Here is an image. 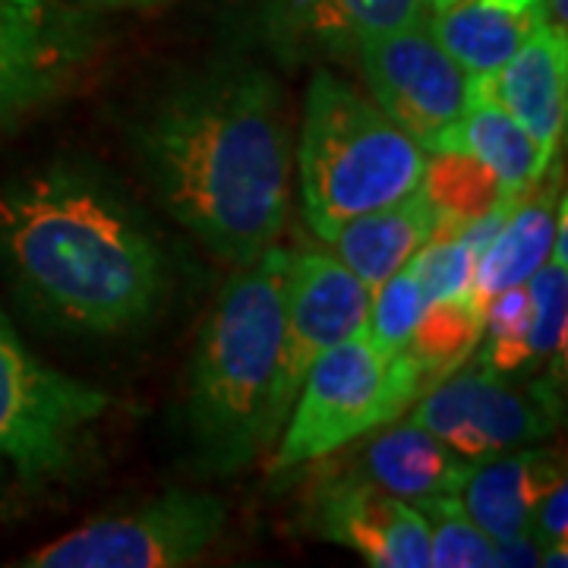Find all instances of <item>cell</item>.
<instances>
[{
	"label": "cell",
	"mask_w": 568,
	"mask_h": 568,
	"mask_svg": "<svg viewBox=\"0 0 568 568\" xmlns=\"http://www.w3.org/2000/svg\"><path fill=\"white\" fill-rule=\"evenodd\" d=\"M159 203L222 263L275 246L291 203L284 92L260 67L222 61L174 80L133 123Z\"/></svg>",
	"instance_id": "6da1fadb"
},
{
	"label": "cell",
	"mask_w": 568,
	"mask_h": 568,
	"mask_svg": "<svg viewBox=\"0 0 568 568\" xmlns=\"http://www.w3.org/2000/svg\"><path fill=\"white\" fill-rule=\"evenodd\" d=\"M0 260L44 323L89 338L152 323L171 287L140 209L80 162L44 164L0 190Z\"/></svg>",
	"instance_id": "7a4b0ae2"
},
{
	"label": "cell",
	"mask_w": 568,
	"mask_h": 568,
	"mask_svg": "<svg viewBox=\"0 0 568 568\" xmlns=\"http://www.w3.org/2000/svg\"><path fill=\"white\" fill-rule=\"evenodd\" d=\"M291 250L268 246L224 284L186 376V429L200 465L237 474L278 439L284 284Z\"/></svg>",
	"instance_id": "3957f363"
},
{
	"label": "cell",
	"mask_w": 568,
	"mask_h": 568,
	"mask_svg": "<svg viewBox=\"0 0 568 568\" xmlns=\"http://www.w3.org/2000/svg\"><path fill=\"white\" fill-rule=\"evenodd\" d=\"M297 168L306 224L328 241L351 219L414 193L424 181L426 152L379 104L320 70L306 89Z\"/></svg>",
	"instance_id": "277c9868"
},
{
	"label": "cell",
	"mask_w": 568,
	"mask_h": 568,
	"mask_svg": "<svg viewBox=\"0 0 568 568\" xmlns=\"http://www.w3.org/2000/svg\"><path fill=\"white\" fill-rule=\"evenodd\" d=\"M424 392V376L407 351L386 357L366 332L351 335L306 369L268 474L338 455L354 439L402 420Z\"/></svg>",
	"instance_id": "5b68a950"
},
{
	"label": "cell",
	"mask_w": 568,
	"mask_h": 568,
	"mask_svg": "<svg viewBox=\"0 0 568 568\" xmlns=\"http://www.w3.org/2000/svg\"><path fill=\"white\" fill-rule=\"evenodd\" d=\"M108 405L104 392L41 364L0 310V462L32 484L58 477Z\"/></svg>",
	"instance_id": "8992f818"
},
{
	"label": "cell",
	"mask_w": 568,
	"mask_h": 568,
	"mask_svg": "<svg viewBox=\"0 0 568 568\" xmlns=\"http://www.w3.org/2000/svg\"><path fill=\"white\" fill-rule=\"evenodd\" d=\"M410 424L424 426L465 462L528 448L562 420L556 379H515L480 361L458 366L414 402Z\"/></svg>",
	"instance_id": "52a82bcc"
},
{
	"label": "cell",
	"mask_w": 568,
	"mask_h": 568,
	"mask_svg": "<svg viewBox=\"0 0 568 568\" xmlns=\"http://www.w3.org/2000/svg\"><path fill=\"white\" fill-rule=\"evenodd\" d=\"M227 508L200 489H168L149 506L95 518L22 559L29 568H178L222 537Z\"/></svg>",
	"instance_id": "ba28073f"
},
{
	"label": "cell",
	"mask_w": 568,
	"mask_h": 568,
	"mask_svg": "<svg viewBox=\"0 0 568 568\" xmlns=\"http://www.w3.org/2000/svg\"><path fill=\"white\" fill-rule=\"evenodd\" d=\"M357 58L379 111L424 152L465 114L470 73L429 29V17L361 41Z\"/></svg>",
	"instance_id": "9c48e42d"
},
{
	"label": "cell",
	"mask_w": 568,
	"mask_h": 568,
	"mask_svg": "<svg viewBox=\"0 0 568 568\" xmlns=\"http://www.w3.org/2000/svg\"><path fill=\"white\" fill-rule=\"evenodd\" d=\"M373 291L332 253H291L287 284H284V335L282 369L275 410L284 417L294 405L306 369L323 357L328 347L364 332Z\"/></svg>",
	"instance_id": "30bf717a"
},
{
	"label": "cell",
	"mask_w": 568,
	"mask_h": 568,
	"mask_svg": "<svg viewBox=\"0 0 568 568\" xmlns=\"http://www.w3.org/2000/svg\"><path fill=\"white\" fill-rule=\"evenodd\" d=\"M85 54L82 22L51 0H0V136L54 102Z\"/></svg>",
	"instance_id": "8fae6325"
},
{
	"label": "cell",
	"mask_w": 568,
	"mask_h": 568,
	"mask_svg": "<svg viewBox=\"0 0 568 568\" xmlns=\"http://www.w3.org/2000/svg\"><path fill=\"white\" fill-rule=\"evenodd\" d=\"M306 528L376 568H426L429 537L417 508L351 474H332L306 506Z\"/></svg>",
	"instance_id": "7c38bea8"
},
{
	"label": "cell",
	"mask_w": 568,
	"mask_h": 568,
	"mask_svg": "<svg viewBox=\"0 0 568 568\" xmlns=\"http://www.w3.org/2000/svg\"><path fill=\"white\" fill-rule=\"evenodd\" d=\"M424 17V0H260V29L284 63L347 58L369 36Z\"/></svg>",
	"instance_id": "4fadbf2b"
},
{
	"label": "cell",
	"mask_w": 568,
	"mask_h": 568,
	"mask_svg": "<svg viewBox=\"0 0 568 568\" xmlns=\"http://www.w3.org/2000/svg\"><path fill=\"white\" fill-rule=\"evenodd\" d=\"M493 89L503 108L534 140L544 168H549L566 133V32L549 22H544L537 32H530L528 39L521 41V48L493 73Z\"/></svg>",
	"instance_id": "5bb4252c"
},
{
	"label": "cell",
	"mask_w": 568,
	"mask_h": 568,
	"mask_svg": "<svg viewBox=\"0 0 568 568\" xmlns=\"http://www.w3.org/2000/svg\"><path fill=\"white\" fill-rule=\"evenodd\" d=\"M562 462L547 448H515L487 462H470L458 499L493 544L530 528V515L556 480Z\"/></svg>",
	"instance_id": "9a60e30c"
},
{
	"label": "cell",
	"mask_w": 568,
	"mask_h": 568,
	"mask_svg": "<svg viewBox=\"0 0 568 568\" xmlns=\"http://www.w3.org/2000/svg\"><path fill=\"white\" fill-rule=\"evenodd\" d=\"M467 467L470 462L455 455L446 443L426 433L424 426L395 420L388 424L386 433L369 436V443L357 452L351 477H361L366 484L417 506L436 496L458 493L465 484Z\"/></svg>",
	"instance_id": "2e32d148"
},
{
	"label": "cell",
	"mask_w": 568,
	"mask_h": 568,
	"mask_svg": "<svg viewBox=\"0 0 568 568\" xmlns=\"http://www.w3.org/2000/svg\"><path fill=\"white\" fill-rule=\"evenodd\" d=\"M433 152H467L503 181L508 196H525L544 178V162L525 126L496 99L493 77H470L467 108Z\"/></svg>",
	"instance_id": "e0dca14e"
},
{
	"label": "cell",
	"mask_w": 568,
	"mask_h": 568,
	"mask_svg": "<svg viewBox=\"0 0 568 568\" xmlns=\"http://www.w3.org/2000/svg\"><path fill=\"white\" fill-rule=\"evenodd\" d=\"M433 227L436 209L426 200L424 186H417L398 203L345 222L325 244L332 246L338 263H345L369 291H376L414 260V253L433 237Z\"/></svg>",
	"instance_id": "ac0fdd59"
},
{
	"label": "cell",
	"mask_w": 568,
	"mask_h": 568,
	"mask_svg": "<svg viewBox=\"0 0 568 568\" xmlns=\"http://www.w3.org/2000/svg\"><path fill=\"white\" fill-rule=\"evenodd\" d=\"M544 22V0H467L433 13L429 29L470 77H493Z\"/></svg>",
	"instance_id": "d6986e66"
},
{
	"label": "cell",
	"mask_w": 568,
	"mask_h": 568,
	"mask_svg": "<svg viewBox=\"0 0 568 568\" xmlns=\"http://www.w3.org/2000/svg\"><path fill=\"white\" fill-rule=\"evenodd\" d=\"M559 183L549 181L547 186H530L525 200L515 205L508 222L499 234L487 244V250L474 263V282L470 297L484 306L499 294L503 287L525 284L552 256V237H556V212H559Z\"/></svg>",
	"instance_id": "ffe728a7"
},
{
	"label": "cell",
	"mask_w": 568,
	"mask_h": 568,
	"mask_svg": "<svg viewBox=\"0 0 568 568\" xmlns=\"http://www.w3.org/2000/svg\"><path fill=\"white\" fill-rule=\"evenodd\" d=\"M480 332L484 306L470 294L426 304L424 316L405 347L424 376V386H436L458 366H465L467 357L480 345Z\"/></svg>",
	"instance_id": "44dd1931"
},
{
	"label": "cell",
	"mask_w": 568,
	"mask_h": 568,
	"mask_svg": "<svg viewBox=\"0 0 568 568\" xmlns=\"http://www.w3.org/2000/svg\"><path fill=\"white\" fill-rule=\"evenodd\" d=\"M420 186L436 215L458 222H474L508 200L503 181L467 152H426Z\"/></svg>",
	"instance_id": "7402d4cb"
},
{
	"label": "cell",
	"mask_w": 568,
	"mask_h": 568,
	"mask_svg": "<svg viewBox=\"0 0 568 568\" xmlns=\"http://www.w3.org/2000/svg\"><path fill=\"white\" fill-rule=\"evenodd\" d=\"M530 304L528 282L503 287L484 304V332H480V364L496 373H525L530 369Z\"/></svg>",
	"instance_id": "603a6c76"
},
{
	"label": "cell",
	"mask_w": 568,
	"mask_h": 568,
	"mask_svg": "<svg viewBox=\"0 0 568 568\" xmlns=\"http://www.w3.org/2000/svg\"><path fill=\"white\" fill-rule=\"evenodd\" d=\"M424 515L426 537H429V566L433 568H493L496 544L480 530V525L467 515L458 493L436 496L417 503Z\"/></svg>",
	"instance_id": "cb8c5ba5"
},
{
	"label": "cell",
	"mask_w": 568,
	"mask_h": 568,
	"mask_svg": "<svg viewBox=\"0 0 568 568\" xmlns=\"http://www.w3.org/2000/svg\"><path fill=\"white\" fill-rule=\"evenodd\" d=\"M426 301L420 294V284L414 278L410 268H398L392 278L379 284L373 291L369 313H366V338L373 342L376 351H383L386 357L402 354L414 335V328L424 316Z\"/></svg>",
	"instance_id": "d4e9b609"
},
{
	"label": "cell",
	"mask_w": 568,
	"mask_h": 568,
	"mask_svg": "<svg viewBox=\"0 0 568 568\" xmlns=\"http://www.w3.org/2000/svg\"><path fill=\"white\" fill-rule=\"evenodd\" d=\"M534 320H530V369L544 361H566L568 328V263L549 256L528 278Z\"/></svg>",
	"instance_id": "484cf974"
},
{
	"label": "cell",
	"mask_w": 568,
	"mask_h": 568,
	"mask_svg": "<svg viewBox=\"0 0 568 568\" xmlns=\"http://www.w3.org/2000/svg\"><path fill=\"white\" fill-rule=\"evenodd\" d=\"M474 250L465 237H433L426 241L407 268L414 272V278L420 284L426 304L433 301H452V297H465L470 294L474 282Z\"/></svg>",
	"instance_id": "4316f807"
},
{
	"label": "cell",
	"mask_w": 568,
	"mask_h": 568,
	"mask_svg": "<svg viewBox=\"0 0 568 568\" xmlns=\"http://www.w3.org/2000/svg\"><path fill=\"white\" fill-rule=\"evenodd\" d=\"M530 530L540 537V544H566L568 537V487L566 477H559L552 487L540 496V503L530 515Z\"/></svg>",
	"instance_id": "83f0119b"
},
{
	"label": "cell",
	"mask_w": 568,
	"mask_h": 568,
	"mask_svg": "<svg viewBox=\"0 0 568 568\" xmlns=\"http://www.w3.org/2000/svg\"><path fill=\"white\" fill-rule=\"evenodd\" d=\"M544 544L534 530H521L508 540H499L496 544V552H493V566H508V568H528L540 566L544 559Z\"/></svg>",
	"instance_id": "f1b7e54d"
},
{
	"label": "cell",
	"mask_w": 568,
	"mask_h": 568,
	"mask_svg": "<svg viewBox=\"0 0 568 568\" xmlns=\"http://www.w3.org/2000/svg\"><path fill=\"white\" fill-rule=\"evenodd\" d=\"M168 0H80L82 10H95V13H108V10H149V7H162Z\"/></svg>",
	"instance_id": "f546056e"
},
{
	"label": "cell",
	"mask_w": 568,
	"mask_h": 568,
	"mask_svg": "<svg viewBox=\"0 0 568 568\" xmlns=\"http://www.w3.org/2000/svg\"><path fill=\"white\" fill-rule=\"evenodd\" d=\"M426 10H433V13H443V10H452V7H458V3H467V0H424Z\"/></svg>",
	"instance_id": "4dcf8cb0"
}]
</instances>
